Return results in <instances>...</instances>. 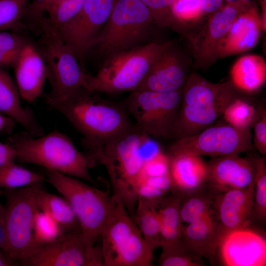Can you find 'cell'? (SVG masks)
Listing matches in <instances>:
<instances>
[{
  "label": "cell",
  "instance_id": "cell-24",
  "mask_svg": "<svg viewBox=\"0 0 266 266\" xmlns=\"http://www.w3.org/2000/svg\"><path fill=\"white\" fill-rule=\"evenodd\" d=\"M182 238L189 248L214 263L219 243L214 211L197 221L183 225Z\"/></svg>",
  "mask_w": 266,
  "mask_h": 266
},
{
  "label": "cell",
  "instance_id": "cell-11",
  "mask_svg": "<svg viewBox=\"0 0 266 266\" xmlns=\"http://www.w3.org/2000/svg\"><path fill=\"white\" fill-rule=\"evenodd\" d=\"M183 88L167 92L133 91L126 107L136 126L150 136L168 138L179 113Z\"/></svg>",
  "mask_w": 266,
  "mask_h": 266
},
{
  "label": "cell",
  "instance_id": "cell-2",
  "mask_svg": "<svg viewBox=\"0 0 266 266\" xmlns=\"http://www.w3.org/2000/svg\"><path fill=\"white\" fill-rule=\"evenodd\" d=\"M237 98L236 88L231 82L215 83L191 73L184 84L179 113L168 138L189 137L211 126Z\"/></svg>",
  "mask_w": 266,
  "mask_h": 266
},
{
  "label": "cell",
  "instance_id": "cell-14",
  "mask_svg": "<svg viewBox=\"0 0 266 266\" xmlns=\"http://www.w3.org/2000/svg\"><path fill=\"white\" fill-rule=\"evenodd\" d=\"M115 0H85L80 11L57 29L83 70L84 58L104 25Z\"/></svg>",
  "mask_w": 266,
  "mask_h": 266
},
{
  "label": "cell",
  "instance_id": "cell-49",
  "mask_svg": "<svg viewBox=\"0 0 266 266\" xmlns=\"http://www.w3.org/2000/svg\"><path fill=\"white\" fill-rule=\"evenodd\" d=\"M227 2L241 1L243 2H251L252 0H225Z\"/></svg>",
  "mask_w": 266,
  "mask_h": 266
},
{
  "label": "cell",
  "instance_id": "cell-6",
  "mask_svg": "<svg viewBox=\"0 0 266 266\" xmlns=\"http://www.w3.org/2000/svg\"><path fill=\"white\" fill-rule=\"evenodd\" d=\"M113 197L112 208L100 235L104 266H151L154 251L124 204Z\"/></svg>",
  "mask_w": 266,
  "mask_h": 266
},
{
  "label": "cell",
  "instance_id": "cell-35",
  "mask_svg": "<svg viewBox=\"0 0 266 266\" xmlns=\"http://www.w3.org/2000/svg\"><path fill=\"white\" fill-rule=\"evenodd\" d=\"M85 0H58L47 5L45 12L50 23L58 29L81 10Z\"/></svg>",
  "mask_w": 266,
  "mask_h": 266
},
{
  "label": "cell",
  "instance_id": "cell-21",
  "mask_svg": "<svg viewBox=\"0 0 266 266\" xmlns=\"http://www.w3.org/2000/svg\"><path fill=\"white\" fill-rule=\"evenodd\" d=\"M13 67L20 96L28 102L34 101L42 94L47 78L46 67L41 54L27 43Z\"/></svg>",
  "mask_w": 266,
  "mask_h": 266
},
{
  "label": "cell",
  "instance_id": "cell-51",
  "mask_svg": "<svg viewBox=\"0 0 266 266\" xmlns=\"http://www.w3.org/2000/svg\"><path fill=\"white\" fill-rule=\"evenodd\" d=\"M2 210H3V207L2 206L0 202V220H1V215H2Z\"/></svg>",
  "mask_w": 266,
  "mask_h": 266
},
{
  "label": "cell",
  "instance_id": "cell-39",
  "mask_svg": "<svg viewBox=\"0 0 266 266\" xmlns=\"http://www.w3.org/2000/svg\"><path fill=\"white\" fill-rule=\"evenodd\" d=\"M254 135L252 138L254 148L263 155L266 154V109L263 106L256 108L252 125Z\"/></svg>",
  "mask_w": 266,
  "mask_h": 266
},
{
  "label": "cell",
  "instance_id": "cell-47",
  "mask_svg": "<svg viewBox=\"0 0 266 266\" xmlns=\"http://www.w3.org/2000/svg\"><path fill=\"white\" fill-rule=\"evenodd\" d=\"M14 263L7 258L0 249V266H11Z\"/></svg>",
  "mask_w": 266,
  "mask_h": 266
},
{
  "label": "cell",
  "instance_id": "cell-19",
  "mask_svg": "<svg viewBox=\"0 0 266 266\" xmlns=\"http://www.w3.org/2000/svg\"><path fill=\"white\" fill-rule=\"evenodd\" d=\"M262 30L261 15L253 3L237 16L220 41L216 60L251 49L259 41Z\"/></svg>",
  "mask_w": 266,
  "mask_h": 266
},
{
  "label": "cell",
  "instance_id": "cell-34",
  "mask_svg": "<svg viewBox=\"0 0 266 266\" xmlns=\"http://www.w3.org/2000/svg\"><path fill=\"white\" fill-rule=\"evenodd\" d=\"M33 233L37 247L53 242L66 234L55 220L40 210L34 217Z\"/></svg>",
  "mask_w": 266,
  "mask_h": 266
},
{
  "label": "cell",
  "instance_id": "cell-22",
  "mask_svg": "<svg viewBox=\"0 0 266 266\" xmlns=\"http://www.w3.org/2000/svg\"><path fill=\"white\" fill-rule=\"evenodd\" d=\"M168 173L174 194L182 197L196 192L206 184L207 163L200 156L166 153Z\"/></svg>",
  "mask_w": 266,
  "mask_h": 266
},
{
  "label": "cell",
  "instance_id": "cell-3",
  "mask_svg": "<svg viewBox=\"0 0 266 266\" xmlns=\"http://www.w3.org/2000/svg\"><path fill=\"white\" fill-rule=\"evenodd\" d=\"M7 143L15 149L16 159L22 163L40 166L46 170L95 183L89 171L92 167L90 158L61 132L53 131L37 137L22 132L10 137Z\"/></svg>",
  "mask_w": 266,
  "mask_h": 266
},
{
  "label": "cell",
  "instance_id": "cell-16",
  "mask_svg": "<svg viewBox=\"0 0 266 266\" xmlns=\"http://www.w3.org/2000/svg\"><path fill=\"white\" fill-rule=\"evenodd\" d=\"M221 264L226 266H265L266 240L249 227L227 234L220 242Z\"/></svg>",
  "mask_w": 266,
  "mask_h": 266
},
{
  "label": "cell",
  "instance_id": "cell-20",
  "mask_svg": "<svg viewBox=\"0 0 266 266\" xmlns=\"http://www.w3.org/2000/svg\"><path fill=\"white\" fill-rule=\"evenodd\" d=\"M172 46L164 50L155 59L135 90L167 92L184 86L188 77L186 69Z\"/></svg>",
  "mask_w": 266,
  "mask_h": 266
},
{
  "label": "cell",
  "instance_id": "cell-31",
  "mask_svg": "<svg viewBox=\"0 0 266 266\" xmlns=\"http://www.w3.org/2000/svg\"><path fill=\"white\" fill-rule=\"evenodd\" d=\"M254 171L252 220L264 223L266 219V167L265 157H249Z\"/></svg>",
  "mask_w": 266,
  "mask_h": 266
},
{
  "label": "cell",
  "instance_id": "cell-26",
  "mask_svg": "<svg viewBox=\"0 0 266 266\" xmlns=\"http://www.w3.org/2000/svg\"><path fill=\"white\" fill-rule=\"evenodd\" d=\"M162 199L139 196L133 220L145 240L153 251L162 245L158 206Z\"/></svg>",
  "mask_w": 266,
  "mask_h": 266
},
{
  "label": "cell",
  "instance_id": "cell-50",
  "mask_svg": "<svg viewBox=\"0 0 266 266\" xmlns=\"http://www.w3.org/2000/svg\"><path fill=\"white\" fill-rule=\"evenodd\" d=\"M57 0H47L45 8L47 5Z\"/></svg>",
  "mask_w": 266,
  "mask_h": 266
},
{
  "label": "cell",
  "instance_id": "cell-4",
  "mask_svg": "<svg viewBox=\"0 0 266 266\" xmlns=\"http://www.w3.org/2000/svg\"><path fill=\"white\" fill-rule=\"evenodd\" d=\"M46 101L83 135V142L111 137L133 126L120 106L86 88L65 99Z\"/></svg>",
  "mask_w": 266,
  "mask_h": 266
},
{
  "label": "cell",
  "instance_id": "cell-9",
  "mask_svg": "<svg viewBox=\"0 0 266 266\" xmlns=\"http://www.w3.org/2000/svg\"><path fill=\"white\" fill-rule=\"evenodd\" d=\"M46 180L69 203L80 231L96 242L110 213L113 197L80 179L46 170Z\"/></svg>",
  "mask_w": 266,
  "mask_h": 266
},
{
  "label": "cell",
  "instance_id": "cell-32",
  "mask_svg": "<svg viewBox=\"0 0 266 266\" xmlns=\"http://www.w3.org/2000/svg\"><path fill=\"white\" fill-rule=\"evenodd\" d=\"M42 175L16 165L14 162L0 167V187L16 189L42 183Z\"/></svg>",
  "mask_w": 266,
  "mask_h": 266
},
{
  "label": "cell",
  "instance_id": "cell-46",
  "mask_svg": "<svg viewBox=\"0 0 266 266\" xmlns=\"http://www.w3.org/2000/svg\"><path fill=\"white\" fill-rule=\"evenodd\" d=\"M14 122L11 118L0 112V133L10 130L14 125Z\"/></svg>",
  "mask_w": 266,
  "mask_h": 266
},
{
  "label": "cell",
  "instance_id": "cell-43",
  "mask_svg": "<svg viewBox=\"0 0 266 266\" xmlns=\"http://www.w3.org/2000/svg\"><path fill=\"white\" fill-rule=\"evenodd\" d=\"M16 152L9 144L0 142V167L14 162Z\"/></svg>",
  "mask_w": 266,
  "mask_h": 266
},
{
  "label": "cell",
  "instance_id": "cell-10",
  "mask_svg": "<svg viewBox=\"0 0 266 266\" xmlns=\"http://www.w3.org/2000/svg\"><path fill=\"white\" fill-rule=\"evenodd\" d=\"M39 28L42 33L41 56L51 87L46 100L65 99L86 88L87 74L56 28L44 17L40 21Z\"/></svg>",
  "mask_w": 266,
  "mask_h": 266
},
{
  "label": "cell",
  "instance_id": "cell-48",
  "mask_svg": "<svg viewBox=\"0 0 266 266\" xmlns=\"http://www.w3.org/2000/svg\"><path fill=\"white\" fill-rule=\"evenodd\" d=\"M2 226H1V220L0 219V249H1V246L2 244Z\"/></svg>",
  "mask_w": 266,
  "mask_h": 266
},
{
  "label": "cell",
  "instance_id": "cell-37",
  "mask_svg": "<svg viewBox=\"0 0 266 266\" xmlns=\"http://www.w3.org/2000/svg\"><path fill=\"white\" fill-rule=\"evenodd\" d=\"M170 10L177 22H196L203 17L200 0H174Z\"/></svg>",
  "mask_w": 266,
  "mask_h": 266
},
{
  "label": "cell",
  "instance_id": "cell-23",
  "mask_svg": "<svg viewBox=\"0 0 266 266\" xmlns=\"http://www.w3.org/2000/svg\"><path fill=\"white\" fill-rule=\"evenodd\" d=\"M20 96L11 77L0 67V112L18 122L32 135H43V130L32 111L22 106Z\"/></svg>",
  "mask_w": 266,
  "mask_h": 266
},
{
  "label": "cell",
  "instance_id": "cell-8",
  "mask_svg": "<svg viewBox=\"0 0 266 266\" xmlns=\"http://www.w3.org/2000/svg\"><path fill=\"white\" fill-rule=\"evenodd\" d=\"M153 23L150 10L140 0H115L108 19L90 49L95 47L106 58L140 46Z\"/></svg>",
  "mask_w": 266,
  "mask_h": 266
},
{
  "label": "cell",
  "instance_id": "cell-29",
  "mask_svg": "<svg viewBox=\"0 0 266 266\" xmlns=\"http://www.w3.org/2000/svg\"><path fill=\"white\" fill-rule=\"evenodd\" d=\"M202 189L182 197L180 211L183 224L197 221L213 212L214 194Z\"/></svg>",
  "mask_w": 266,
  "mask_h": 266
},
{
  "label": "cell",
  "instance_id": "cell-17",
  "mask_svg": "<svg viewBox=\"0 0 266 266\" xmlns=\"http://www.w3.org/2000/svg\"><path fill=\"white\" fill-rule=\"evenodd\" d=\"M253 3L235 1L227 2L211 14L204 29L194 43L198 66L205 67L216 60L218 46L237 16Z\"/></svg>",
  "mask_w": 266,
  "mask_h": 266
},
{
  "label": "cell",
  "instance_id": "cell-5",
  "mask_svg": "<svg viewBox=\"0 0 266 266\" xmlns=\"http://www.w3.org/2000/svg\"><path fill=\"white\" fill-rule=\"evenodd\" d=\"M172 45V41L150 42L112 54L95 75L87 74L86 88L95 93L134 91L155 59Z\"/></svg>",
  "mask_w": 266,
  "mask_h": 266
},
{
  "label": "cell",
  "instance_id": "cell-44",
  "mask_svg": "<svg viewBox=\"0 0 266 266\" xmlns=\"http://www.w3.org/2000/svg\"><path fill=\"white\" fill-rule=\"evenodd\" d=\"M20 51H0V67L3 68L9 66L13 67Z\"/></svg>",
  "mask_w": 266,
  "mask_h": 266
},
{
  "label": "cell",
  "instance_id": "cell-27",
  "mask_svg": "<svg viewBox=\"0 0 266 266\" xmlns=\"http://www.w3.org/2000/svg\"><path fill=\"white\" fill-rule=\"evenodd\" d=\"M36 201L39 209L55 220L66 233L80 231L73 211L64 198L44 191L40 185L36 191Z\"/></svg>",
  "mask_w": 266,
  "mask_h": 266
},
{
  "label": "cell",
  "instance_id": "cell-15",
  "mask_svg": "<svg viewBox=\"0 0 266 266\" xmlns=\"http://www.w3.org/2000/svg\"><path fill=\"white\" fill-rule=\"evenodd\" d=\"M254 194V184L214 195L213 207L219 243L228 233L250 226L252 220Z\"/></svg>",
  "mask_w": 266,
  "mask_h": 266
},
{
  "label": "cell",
  "instance_id": "cell-28",
  "mask_svg": "<svg viewBox=\"0 0 266 266\" xmlns=\"http://www.w3.org/2000/svg\"><path fill=\"white\" fill-rule=\"evenodd\" d=\"M182 199L181 196L174 194L172 196H165L159 203L161 246L182 238L183 224L180 211Z\"/></svg>",
  "mask_w": 266,
  "mask_h": 266
},
{
  "label": "cell",
  "instance_id": "cell-7",
  "mask_svg": "<svg viewBox=\"0 0 266 266\" xmlns=\"http://www.w3.org/2000/svg\"><path fill=\"white\" fill-rule=\"evenodd\" d=\"M41 183L23 188L8 189L1 217L2 241L1 250L8 259L21 262L36 248L34 240V219L39 210L36 191Z\"/></svg>",
  "mask_w": 266,
  "mask_h": 266
},
{
  "label": "cell",
  "instance_id": "cell-45",
  "mask_svg": "<svg viewBox=\"0 0 266 266\" xmlns=\"http://www.w3.org/2000/svg\"><path fill=\"white\" fill-rule=\"evenodd\" d=\"M223 0H200L201 8L203 17L208 14H212L218 10L222 5Z\"/></svg>",
  "mask_w": 266,
  "mask_h": 266
},
{
  "label": "cell",
  "instance_id": "cell-52",
  "mask_svg": "<svg viewBox=\"0 0 266 266\" xmlns=\"http://www.w3.org/2000/svg\"><path fill=\"white\" fill-rule=\"evenodd\" d=\"M261 3L266 2V0H260Z\"/></svg>",
  "mask_w": 266,
  "mask_h": 266
},
{
  "label": "cell",
  "instance_id": "cell-25",
  "mask_svg": "<svg viewBox=\"0 0 266 266\" xmlns=\"http://www.w3.org/2000/svg\"><path fill=\"white\" fill-rule=\"evenodd\" d=\"M231 82L236 88L251 93L261 88L266 80V63L257 55H246L236 61L230 72Z\"/></svg>",
  "mask_w": 266,
  "mask_h": 266
},
{
  "label": "cell",
  "instance_id": "cell-38",
  "mask_svg": "<svg viewBox=\"0 0 266 266\" xmlns=\"http://www.w3.org/2000/svg\"><path fill=\"white\" fill-rule=\"evenodd\" d=\"M150 10L154 23L161 26L173 27L176 22L170 10L174 0H140Z\"/></svg>",
  "mask_w": 266,
  "mask_h": 266
},
{
  "label": "cell",
  "instance_id": "cell-13",
  "mask_svg": "<svg viewBox=\"0 0 266 266\" xmlns=\"http://www.w3.org/2000/svg\"><path fill=\"white\" fill-rule=\"evenodd\" d=\"M252 138L250 129L241 130L228 124L211 126L191 136L174 140L167 153L215 157L239 155L254 149Z\"/></svg>",
  "mask_w": 266,
  "mask_h": 266
},
{
  "label": "cell",
  "instance_id": "cell-30",
  "mask_svg": "<svg viewBox=\"0 0 266 266\" xmlns=\"http://www.w3.org/2000/svg\"><path fill=\"white\" fill-rule=\"evenodd\" d=\"M159 260L161 266H202L203 257L199 255L180 240L166 243L162 246Z\"/></svg>",
  "mask_w": 266,
  "mask_h": 266
},
{
  "label": "cell",
  "instance_id": "cell-12",
  "mask_svg": "<svg viewBox=\"0 0 266 266\" xmlns=\"http://www.w3.org/2000/svg\"><path fill=\"white\" fill-rule=\"evenodd\" d=\"M24 266H104L100 246L80 231L37 247L20 263Z\"/></svg>",
  "mask_w": 266,
  "mask_h": 266
},
{
  "label": "cell",
  "instance_id": "cell-18",
  "mask_svg": "<svg viewBox=\"0 0 266 266\" xmlns=\"http://www.w3.org/2000/svg\"><path fill=\"white\" fill-rule=\"evenodd\" d=\"M206 184L213 194L254 184L253 165L247 158L238 155L217 157L209 162Z\"/></svg>",
  "mask_w": 266,
  "mask_h": 266
},
{
  "label": "cell",
  "instance_id": "cell-42",
  "mask_svg": "<svg viewBox=\"0 0 266 266\" xmlns=\"http://www.w3.org/2000/svg\"><path fill=\"white\" fill-rule=\"evenodd\" d=\"M47 0H33L28 6H26L24 15L26 16L31 23L37 24V26H39L45 12Z\"/></svg>",
  "mask_w": 266,
  "mask_h": 266
},
{
  "label": "cell",
  "instance_id": "cell-1",
  "mask_svg": "<svg viewBox=\"0 0 266 266\" xmlns=\"http://www.w3.org/2000/svg\"><path fill=\"white\" fill-rule=\"evenodd\" d=\"M144 133L136 125L103 139L83 142L88 150L92 167L103 166L108 174L113 196L129 213L135 210L144 160L140 145Z\"/></svg>",
  "mask_w": 266,
  "mask_h": 266
},
{
  "label": "cell",
  "instance_id": "cell-33",
  "mask_svg": "<svg viewBox=\"0 0 266 266\" xmlns=\"http://www.w3.org/2000/svg\"><path fill=\"white\" fill-rule=\"evenodd\" d=\"M256 108L247 101L237 98L226 108L222 115L228 125L241 130L250 129Z\"/></svg>",
  "mask_w": 266,
  "mask_h": 266
},
{
  "label": "cell",
  "instance_id": "cell-40",
  "mask_svg": "<svg viewBox=\"0 0 266 266\" xmlns=\"http://www.w3.org/2000/svg\"><path fill=\"white\" fill-rule=\"evenodd\" d=\"M168 167L169 161L166 154L163 152L160 153L144 162L141 182L143 178L147 177L159 176L168 173Z\"/></svg>",
  "mask_w": 266,
  "mask_h": 266
},
{
  "label": "cell",
  "instance_id": "cell-36",
  "mask_svg": "<svg viewBox=\"0 0 266 266\" xmlns=\"http://www.w3.org/2000/svg\"><path fill=\"white\" fill-rule=\"evenodd\" d=\"M28 0H0V31L14 27L24 15Z\"/></svg>",
  "mask_w": 266,
  "mask_h": 266
},
{
  "label": "cell",
  "instance_id": "cell-41",
  "mask_svg": "<svg viewBox=\"0 0 266 266\" xmlns=\"http://www.w3.org/2000/svg\"><path fill=\"white\" fill-rule=\"evenodd\" d=\"M27 43L19 35L3 31H0V51H20Z\"/></svg>",
  "mask_w": 266,
  "mask_h": 266
}]
</instances>
